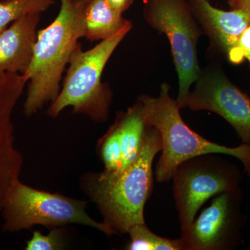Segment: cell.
<instances>
[{
	"instance_id": "cell-1",
	"label": "cell",
	"mask_w": 250,
	"mask_h": 250,
	"mask_svg": "<svg viewBox=\"0 0 250 250\" xmlns=\"http://www.w3.org/2000/svg\"><path fill=\"white\" fill-rule=\"evenodd\" d=\"M162 149L159 130L148 126L139 156L118 173L89 172L81 179V188L98 207L103 223L117 233L145 222V206L154 187L153 162Z\"/></svg>"
},
{
	"instance_id": "cell-2",
	"label": "cell",
	"mask_w": 250,
	"mask_h": 250,
	"mask_svg": "<svg viewBox=\"0 0 250 250\" xmlns=\"http://www.w3.org/2000/svg\"><path fill=\"white\" fill-rule=\"evenodd\" d=\"M82 37L83 3L62 0L58 16L38 32L30 64L23 73L29 82L24 103L26 116L35 114L58 97L62 73Z\"/></svg>"
},
{
	"instance_id": "cell-3",
	"label": "cell",
	"mask_w": 250,
	"mask_h": 250,
	"mask_svg": "<svg viewBox=\"0 0 250 250\" xmlns=\"http://www.w3.org/2000/svg\"><path fill=\"white\" fill-rule=\"evenodd\" d=\"M145 120L148 126L159 130L162 141L155 177L159 183L169 182L176 167L188 159L206 154H220L238 159L250 177V146L241 143L229 147L212 142L197 134L182 119L177 100L171 98L170 85L162 83L157 97L141 95Z\"/></svg>"
},
{
	"instance_id": "cell-4",
	"label": "cell",
	"mask_w": 250,
	"mask_h": 250,
	"mask_svg": "<svg viewBox=\"0 0 250 250\" xmlns=\"http://www.w3.org/2000/svg\"><path fill=\"white\" fill-rule=\"evenodd\" d=\"M131 28L130 22L89 50H82L81 44H77L62 90L47 110L49 117L57 118L64 108L72 106L74 114L85 115L96 123L107 121L112 91L109 85L102 82V75L108 59Z\"/></svg>"
},
{
	"instance_id": "cell-5",
	"label": "cell",
	"mask_w": 250,
	"mask_h": 250,
	"mask_svg": "<svg viewBox=\"0 0 250 250\" xmlns=\"http://www.w3.org/2000/svg\"><path fill=\"white\" fill-rule=\"evenodd\" d=\"M87 202L59 193L38 190L22 183L20 179L10 188L1 216L2 229L18 232L36 225L48 229L67 224H79L97 229L108 237L116 231L103 222L95 221L85 211Z\"/></svg>"
},
{
	"instance_id": "cell-6",
	"label": "cell",
	"mask_w": 250,
	"mask_h": 250,
	"mask_svg": "<svg viewBox=\"0 0 250 250\" xmlns=\"http://www.w3.org/2000/svg\"><path fill=\"white\" fill-rule=\"evenodd\" d=\"M217 154L195 156L179 164L174 171L172 190L181 232L191 225L210 198L242 190L243 176L238 166Z\"/></svg>"
},
{
	"instance_id": "cell-7",
	"label": "cell",
	"mask_w": 250,
	"mask_h": 250,
	"mask_svg": "<svg viewBox=\"0 0 250 250\" xmlns=\"http://www.w3.org/2000/svg\"><path fill=\"white\" fill-rule=\"evenodd\" d=\"M143 16L147 24L166 34L179 80L177 103L190 91L200 75L197 42L201 28L194 17L187 0H146Z\"/></svg>"
},
{
	"instance_id": "cell-8",
	"label": "cell",
	"mask_w": 250,
	"mask_h": 250,
	"mask_svg": "<svg viewBox=\"0 0 250 250\" xmlns=\"http://www.w3.org/2000/svg\"><path fill=\"white\" fill-rule=\"evenodd\" d=\"M243 192H225L213 197L191 225L182 231L184 250H232L241 246L246 215Z\"/></svg>"
},
{
	"instance_id": "cell-9",
	"label": "cell",
	"mask_w": 250,
	"mask_h": 250,
	"mask_svg": "<svg viewBox=\"0 0 250 250\" xmlns=\"http://www.w3.org/2000/svg\"><path fill=\"white\" fill-rule=\"evenodd\" d=\"M195 83V89L177 103L179 107L216 113L232 126L242 143L250 146L249 97L213 66L201 70Z\"/></svg>"
},
{
	"instance_id": "cell-10",
	"label": "cell",
	"mask_w": 250,
	"mask_h": 250,
	"mask_svg": "<svg viewBox=\"0 0 250 250\" xmlns=\"http://www.w3.org/2000/svg\"><path fill=\"white\" fill-rule=\"evenodd\" d=\"M27 82L20 73L6 74L0 80V217L10 188L22 172L23 156L15 142L12 117Z\"/></svg>"
},
{
	"instance_id": "cell-11",
	"label": "cell",
	"mask_w": 250,
	"mask_h": 250,
	"mask_svg": "<svg viewBox=\"0 0 250 250\" xmlns=\"http://www.w3.org/2000/svg\"><path fill=\"white\" fill-rule=\"evenodd\" d=\"M200 28L211 45L227 56L236 46L242 33L250 24V16L239 9H217L208 0H187Z\"/></svg>"
},
{
	"instance_id": "cell-12",
	"label": "cell",
	"mask_w": 250,
	"mask_h": 250,
	"mask_svg": "<svg viewBox=\"0 0 250 250\" xmlns=\"http://www.w3.org/2000/svg\"><path fill=\"white\" fill-rule=\"evenodd\" d=\"M40 14L22 16L0 34V80L7 73L23 74L32 58Z\"/></svg>"
},
{
	"instance_id": "cell-13",
	"label": "cell",
	"mask_w": 250,
	"mask_h": 250,
	"mask_svg": "<svg viewBox=\"0 0 250 250\" xmlns=\"http://www.w3.org/2000/svg\"><path fill=\"white\" fill-rule=\"evenodd\" d=\"M114 123L119 131L124 170L139 156L147 133L148 125L141 102L137 100L126 111L118 112Z\"/></svg>"
},
{
	"instance_id": "cell-14",
	"label": "cell",
	"mask_w": 250,
	"mask_h": 250,
	"mask_svg": "<svg viewBox=\"0 0 250 250\" xmlns=\"http://www.w3.org/2000/svg\"><path fill=\"white\" fill-rule=\"evenodd\" d=\"M83 15L84 37L91 41L107 39L130 22L107 0H88L83 3Z\"/></svg>"
},
{
	"instance_id": "cell-15",
	"label": "cell",
	"mask_w": 250,
	"mask_h": 250,
	"mask_svg": "<svg viewBox=\"0 0 250 250\" xmlns=\"http://www.w3.org/2000/svg\"><path fill=\"white\" fill-rule=\"evenodd\" d=\"M127 250H184L182 239L164 238L153 233L146 223L137 224L130 229Z\"/></svg>"
},
{
	"instance_id": "cell-16",
	"label": "cell",
	"mask_w": 250,
	"mask_h": 250,
	"mask_svg": "<svg viewBox=\"0 0 250 250\" xmlns=\"http://www.w3.org/2000/svg\"><path fill=\"white\" fill-rule=\"evenodd\" d=\"M97 150L99 157L104 166L103 171L104 173L116 174L123 170L121 139L118 127L114 123L99 139Z\"/></svg>"
},
{
	"instance_id": "cell-17",
	"label": "cell",
	"mask_w": 250,
	"mask_h": 250,
	"mask_svg": "<svg viewBox=\"0 0 250 250\" xmlns=\"http://www.w3.org/2000/svg\"><path fill=\"white\" fill-rule=\"evenodd\" d=\"M53 4L54 0H0V34L22 16L41 14Z\"/></svg>"
},
{
	"instance_id": "cell-18",
	"label": "cell",
	"mask_w": 250,
	"mask_h": 250,
	"mask_svg": "<svg viewBox=\"0 0 250 250\" xmlns=\"http://www.w3.org/2000/svg\"><path fill=\"white\" fill-rule=\"evenodd\" d=\"M62 230L54 228L47 235L39 231H34L30 240L27 241L26 250H57L62 249Z\"/></svg>"
},
{
	"instance_id": "cell-19",
	"label": "cell",
	"mask_w": 250,
	"mask_h": 250,
	"mask_svg": "<svg viewBox=\"0 0 250 250\" xmlns=\"http://www.w3.org/2000/svg\"><path fill=\"white\" fill-rule=\"evenodd\" d=\"M227 57L232 63H241L244 59H247L250 63V24L242 33L236 46Z\"/></svg>"
},
{
	"instance_id": "cell-20",
	"label": "cell",
	"mask_w": 250,
	"mask_h": 250,
	"mask_svg": "<svg viewBox=\"0 0 250 250\" xmlns=\"http://www.w3.org/2000/svg\"><path fill=\"white\" fill-rule=\"evenodd\" d=\"M107 1L113 9L123 14L126 10L129 9L135 0H107Z\"/></svg>"
},
{
	"instance_id": "cell-21",
	"label": "cell",
	"mask_w": 250,
	"mask_h": 250,
	"mask_svg": "<svg viewBox=\"0 0 250 250\" xmlns=\"http://www.w3.org/2000/svg\"><path fill=\"white\" fill-rule=\"evenodd\" d=\"M231 9H239L245 11L250 16V0H229Z\"/></svg>"
},
{
	"instance_id": "cell-22",
	"label": "cell",
	"mask_w": 250,
	"mask_h": 250,
	"mask_svg": "<svg viewBox=\"0 0 250 250\" xmlns=\"http://www.w3.org/2000/svg\"><path fill=\"white\" fill-rule=\"evenodd\" d=\"M79 1L82 3H85L87 1H88V0H79Z\"/></svg>"
}]
</instances>
